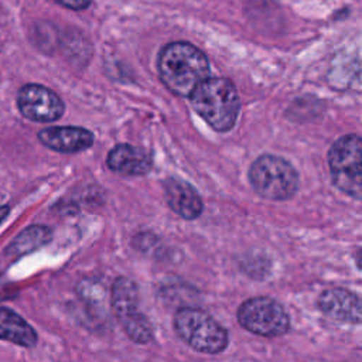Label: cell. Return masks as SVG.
<instances>
[{"mask_svg": "<svg viewBox=\"0 0 362 362\" xmlns=\"http://www.w3.org/2000/svg\"><path fill=\"white\" fill-rule=\"evenodd\" d=\"M157 69L163 83L178 96H189L209 76L206 55L185 41L167 44L158 54Z\"/></svg>", "mask_w": 362, "mask_h": 362, "instance_id": "obj_1", "label": "cell"}, {"mask_svg": "<svg viewBox=\"0 0 362 362\" xmlns=\"http://www.w3.org/2000/svg\"><path fill=\"white\" fill-rule=\"evenodd\" d=\"M194 110L216 132H229L240 110L235 85L221 76H208L189 95Z\"/></svg>", "mask_w": 362, "mask_h": 362, "instance_id": "obj_2", "label": "cell"}, {"mask_svg": "<svg viewBox=\"0 0 362 362\" xmlns=\"http://www.w3.org/2000/svg\"><path fill=\"white\" fill-rule=\"evenodd\" d=\"M173 325L175 335L197 352L221 354L229 344L226 328L209 313L197 307L178 308Z\"/></svg>", "mask_w": 362, "mask_h": 362, "instance_id": "obj_3", "label": "cell"}, {"mask_svg": "<svg viewBox=\"0 0 362 362\" xmlns=\"http://www.w3.org/2000/svg\"><path fill=\"white\" fill-rule=\"evenodd\" d=\"M110 307L116 321L120 324L129 339L139 345H146L153 341V324L140 308L139 287L132 279L119 276L113 280L110 288Z\"/></svg>", "mask_w": 362, "mask_h": 362, "instance_id": "obj_4", "label": "cell"}, {"mask_svg": "<svg viewBox=\"0 0 362 362\" xmlns=\"http://www.w3.org/2000/svg\"><path fill=\"white\" fill-rule=\"evenodd\" d=\"M249 181L253 189L272 201L290 199L298 188V174L284 158L263 154L249 168Z\"/></svg>", "mask_w": 362, "mask_h": 362, "instance_id": "obj_5", "label": "cell"}, {"mask_svg": "<svg viewBox=\"0 0 362 362\" xmlns=\"http://www.w3.org/2000/svg\"><path fill=\"white\" fill-rule=\"evenodd\" d=\"M236 318L242 328L264 338H277L290 329L287 310L280 301L267 296L245 300L236 311Z\"/></svg>", "mask_w": 362, "mask_h": 362, "instance_id": "obj_6", "label": "cell"}, {"mask_svg": "<svg viewBox=\"0 0 362 362\" xmlns=\"http://www.w3.org/2000/svg\"><path fill=\"white\" fill-rule=\"evenodd\" d=\"M361 137L346 134L339 137L328 151V165L332 182L344 194L361 199Z\"/></svg>", "mask_w": 362, "mask_h": 362, "instance_id": "obj_7", "label": "cell"}, {"mask_svg": "<svg viewBox=\"0 0 362 362\" xmlns=\"http://www.w3.org/2000/svg\"><path fill=\"white\" fill-rule=\"evenodd\" d=\"M17 105L24 117L44 123L59 119L65 110L61 98L38 83L24 85L18 90Z\"/></svg>", "mask_w": 362, "mask_h": 362, "instance_id": "obj_8", "label": "cell"}, {"mask_svg": "<svg viewBox=\"0 0 362 362\" xmlns=\"http://www.w3.org/2000/svg\"><path fill=\"white\" fill-rule=\"evenodd\" d=\"M317 305L331 320L355 325L361 324V298L348 288L331 287L324 290L317 300Z\"/></svg>", "mask_w": 362, "mask_h": 362, "instance_id": "obj_9", "label": "cell"}, {"mask_svg": "<svg viewBox=\"0 0 362 362\" xmlns=\"http://www.w3.org/2000/svg\"><path fill=\"white\" fill-rule=\"evenodd\" d=\"M40 141L51 150L61 153H78L93 144V134L88 129L76 126H55L38 133Z\"/></svg>", "mask_w": 362, "mask_h": 362, "instance_id": "obj_10", "label": "cell"}, {"mask_svg": "<svg viewBox=\"0 0 362 362\" xmlns=\"http://www.w3.org/2000/svg\"><path fill=\"white\" fill-rule=\"evenodd\" d=\"M164 192L168 206L181 218L192 221L202 214V199L197 189L187 181L174 177L168 178L164 182Z\"/></svg>", "mask_w": 362, "mask_h": 362, "instance_id": "obj_11", "label": "cell"}, {"mask_svg": "<svg viewBox=\"0 0 362 362\" xmlns=\"http://www.w3.org/2000/svg\"><path fill=\"white\" fill-rule=\"evenodd\" d=\"M107 167L122 175H143L151 168V156L132 144H117L107 154Z\"/></svg>", "mask_w": 362, "mask_h": 362, "instance_id": "obj_12", "label": "cell"}, {"mask_svg": "<svg viewBox=\"0 0 362 362\" xmlns=\"http://www.w3.org/2000/svg\"><path fill=\"white\" fill-rule=\"evenodd\" d=\"M0 339L31 348L37 344V332L17 313L0 307Z\"/></svg>", "mask_w": 362, "mask_h": 362, "instance_id": "obj_13", "label": "cell"}, {"mask_svg": "<svg viewBox=\"0 0 362 362\" xmlns=\"http://www.w3.org/2000/svg\"><path fill=\"white\" fill-rule=\"evenodd\" d=\"M51 240V229L44 225H34L24 229L11 243L10 252L24 255L33 252Z\"/></svg>", "mask_w": 362, "mask_h": 362, "instance_id": "obj_14", "label": "cell"}, {"mask_svg": "<svg viewBox=\"0 0 362 362\" xmlns=\"http://www.w3.org/2000/svg\"><path fill=\"white\" fill-rule=\"evenodd\" d=\"M78 297L89 307H103L106 300V287L96 277H85L76 284Z\"/></svg>", "mask_w": 362, "mask_h": 362, "instance_id": "obj_15", "label": "cell"}, {"mask_svg": "<svg viewBox=\"0 0 362 362\" xmlns=\"http://www.w3.org/2000/svg\"><path fill=\"white\" fill-rule=\"evenodd\" d=\"M64 7H68L71 10H83L86 8L92 0H55Z\"/></svg>", "mask_w": 362, "mask_h": 362, "instance_id": "obj_16", "label": "cell"}, {"mask_svg": "<svg viewBox=\"0 0 362 362\" xmlns=\"http://www.w3.org/2000/svg\"><path fill=\"white\" fill-rule=\"evenodd\" d=\"M8 215V206H0V223Z\"/></svg>", "mask_w": 362, "mask_h": 362, "instance_id": "obj_17", "label": "cell"}]
</instances>
